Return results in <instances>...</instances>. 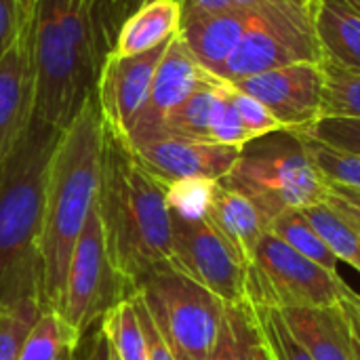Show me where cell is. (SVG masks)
<instances>
[{
    "instance_id": "1",
    "label": "cell",
    "mask_w": 360,
    "mask_h": 360,
    "mask_svg": "<svg viewBox=\"0 0 360 360\" xmlns=\"http://www.w3.org/2000/svg\"><path fill=\"white\" fill-rule=\"evenodd\" d=\"M105 156V120L95 93L61 131L49 162L40 240L42 306L59 312L74 247L97 207Z\"/></svg>"
},
{
    "instance_id": "2",
    "label": "cell",
    "mask_w": 360,
    "mask_h": 360,
    "mask_svg": "<svg viewBox=\"0 0 360 360\" xmlns=\"http://www.w3.org/2000/svg\"><path fill=\"white\" fill-rule=\"evenodd\" d=\"M97 209L110 259L133 289L154 272L173 268V224L165 186L108 124Z\"/></svg>"
},
{
    "instance_id": "3",
    "label": "cell",
    "mask_w": 360,
    "mask_h": 360,
    "mask_svg": "<svg viewBox=\"0 0 360 360\" xmlns=\"http://www.w3.org/2000/svg\"><path fill=\"white\" fill-rule=\"evenodd\" d=\"M61 131L34 116L0 167V304L42 302L40 240L49 162Z\"/></svg>"
},
{
    "instance_id": "4",
    "label": "cell",
    "mask_w": 360,
    "mask_h": 360,
    "mask_svg": "<svg viewBox=\"0 0 360 360\" xmlns=\"http://www.w3.org/2000/svg\"><path fill=\"white\" fill-rule=\"evenodd\" d=\"M30 49L34 68V116L63 131L95 93L103 51L93 21L68 0H40Z\"/></svg>"
},
{
    "instance_id": "5",
    "label": "cell",
    "mask_w": 360,
    "mask_h": 360,
    "mask_svg": "<svg viewBox=\"0 0 360 360\" xmlns=\"http://www.w3.org/2000/svg\"><path fill=\"white\" fill-rule=\"evenodd\" d=\"M221 184L245 194L268 228L285 211L306 209L327 196V181L295 131H276L245 143Z\"/></svg>"
},
{
    "instance_id": "6",
    "label": "cell",
    "mask_w": 360,
    "mask_h": 360,
    "mask_svg": "<svg viewBox=\"0 0 360 360\" xmlns=\"http://www.w3.org/2000/svg\"><path fill=\"white\" fill-rule=\"evenodd\" d=\"M137 291L175 360H211L224 302L175 268L146 278Z\"/></svg>"
},
{
    "instance_id": "7",
    "label": "cell",
    "mask_w": 360,
    "mask_h": 360,
    "mask_svg": "<svg viewBox=\"0 0 360 360\" xmlns=\"http://www.w3.org/2000/svg\"><path fill=\"white\" fill-rule=\"evenodd\" d=\"M350 287L291 249L283 238L266 232L247 264L245 302L251 308H323L344 300Z\"/></svg>"
},
{
    "instance_id": "8",
    "label": "cell",
    "mask_w": 360,
    "mask_h": 360,
    "mask_svg": "<svg viewBox=\"0 0 360 360\" xmlns=\"http://www.w3.org/2000/svg\"><path fill=\"white\" fill-rule=\"evenodd\" d=\"M293 63H325L308 15V0H278L253 8L221 80L236 82Z\"/></svg>"
},
{
    "instance_id": "9",
    "label": "cell",
    "mask_w": 360,
    "mask_h": 360,
    "mask_svg": "<svg viewBox=\"0 0 360 360\" xmlns=\"http://www.w3.org/2000/svg\"><path fill=\"white\" fill-rule=\"evenodd\" d=\"M133 291L135 289L116 272L110 259L101 215L95 207L74 247L57 314L76 335L84 338L99 325L108 310L127 300Z\"/></svg>"
},
{
    "instance_id": "10",
    "label": "cell",
    "mask_w": 360,
    "mask_h": 360,
    "mask_svg": "<svg viewBox=\"0 0 360 360\" xmlns=\"http://www.w3.org/2000/svg\"><path fill=\"white\" fill-rule=\"evenodd\" d=\"M171 224L173 268L211 291L224 304H243L247 266L209 219H184L171 213Z\"/></svg>"
},
{
    "instance_id": "11",
    "label": "cell",
    "mask_w": 360,
    "mask_h": 360,
    "mask_svg": "<svg viewBox=\"0 0 360 360\" xmlns=\"http://www.w3.org/2000/svg\"><path fill=\"white\" fill-rule=\"evenodd\" d=\"M264 103L287 131H306L321 120L325 97V65L293 63L232 82Z\"/></svg>"
},
{
    "instance_id": "12",
    "label": "cell",
    "mask_w": 360,
    "mask_h": 360,
    "mask_svg": "<svg viewBox=\"0 0 360 360\" xmlns=\"http://www.w3.org/2000/svg\"><path fill=\"white\" fill-rule=\"evenodd\" d=\"M137 162L160 184L188 177H205L221 181L236 165L238 146L190 139L171 133H158L127 143Z\"/></svg>"
},
{
    "instance_id": "13",
    "label": "cell",
    "mask_w": 360,
    "mask_h": 360,
    "mask_svg": "<svg viewBox=\"0 0 360 360\" xmlns=\"http://www.w3.org/2000/svg\"><path fill=\"white\" fill-rule=\"evenodd\" d=\"M169 42L141 55L103 57L95 84V97L108 129L116 133L120 139H127L135 118L143 110L156 68Z\"/></svg>"
},
{
    "instance_id": "14",
    "label": "cell",
    "mask_w": 360,
    "mask_h": 360,
    "mask_svg": "<svg viewBox=\"0 0 360 360\" xmlns=\"http://www.w3.org/2000/svg\"><path fill=\"white\" fill-rule=\"evenodd\" d=\"M211 76L213 74H209L196 61V57L186 46L184 38L177 34L169 42V46H167V51H165L158 68H156L152 89H150V95H148L143 110L139 112V116L135 118L127 139H122V141L131 143L135 139H143V137L162 133L167 118L196 89H200Z\"/></svg>"
},
{
    "instance_id": "15",
    "label": "cell",
    "mask_w": 360,
    "mask_h": 360,
    "mask_svg": "<svg viewBox=\"0 0 360 360\" xmlns=\"http://www.w3.org/2000/svg\"><path fill=\"white\" fill-rule=\"evenodd\" d=\"M34 120V68L30 30L0 59V167Z\"/></svg>"
},
{
    "instance_id": "16",
    "label": "cell",
    "mask_w": 360,
    "mask_h": 360,
    "mask_svg": "<svg viewBox=\"0 0 360 360\" xmlns=\"http://www.w3.org/2000/svg\"><path fill=\"white\" fill-rule=\"evenodd\" d=\"M249 17L251 11L243 8L181 17L179 36L184 38L186 46L196 57V61L209 74L221 78L228 59L232 57L249 25Z\"/></svg>"
},
{
    "instance_id": "17",
    "label": "cell",
    "mask_w": 360,
    "mask_h": 360,
    "mask_svg": "<svg viewBox=\"0 0 360 360\" xmlns=\"http://www.w3.org/2000/svg\"><path fill=\"white\" fill-rule=\"evenodd\" d=\"M323 61L360 74V8L352 0H308Z\"/></svg>"
},
{
    "instance_id": "18",
    "label": "cell",
    "mask_w": 360,
    "mask_h": 360,
    "mask_svg": "<svg viewBox=\"0 0 360 360\" xmlns=\"http://www.w3.org/2000/svg\"><path fill=\"white\" fill-rule=\"evenodd\" d=\"M287 329L314 360H356L342 302L323 308L278 310Z\"/></svg>"
},
{
    "instance_id": "19",
    "label": "cell",
    "mask_w": 360,
    "mask_h": 360,
    "mask_svg": "<svg viewBox=\"0 0 360 360\" xmlns=\"http://www.w3.org/2000/svg\"><path fill=\"white\" fill-rule=\"evenodd\" d=\"M207 219L234 249L245 266L251 262L259 238L268 232L257 207L245 194L224 186L221 181L215 188Z\"/></svg>"
},
{
    "instance_id": "20",
    "label": "cell",
    "mask_w": 360,
    "mask_h": 360,
    "mask_svg": "<svg viewBox=\"0 0 360 360\" xmlns=\"http://www.w3.org/2000/svg\"><path fill=\"white\" fill-rule=\"evenodd\" d=\"M184 8L179 0H154L137 8L118 30L108 55H141L179 34Z\"/></svg>"
},
{
    "instance_id": "21",
    "label": "cell",
    "mask_w": 360,
    "mask_h": 360,
    "mask_svg": "<svg viewBox=\"0 0 360 360\" xmlns=\"http://www.w3.org/2000/svg\"><path fill=\"white\" fill-rule=\"evenodd\" d=\"M219 89H221V78L211 76L167 118L162 133L211 141V127L219 101Z\"/></svg>"
},
{
    "instance_id": "22",
    "label": "cell",
    "mask_w": 360,
    "mask_h": 360,
    "mask_svg": "<svg viewBox=\"0 0 360 360\" xmlns=\"http://www.w3.org/2000/svg\"><path fill=\"white\" fill-rule=\"evenodd\" d=\"M302 213L325 240V245L331 249V253L338 257V262H346L360 272L359 230L325 200L302 209Z\"/></svg>"
},
{
    "instance_id": "23",
    "label": "cell",
    "mask_w": 360,
    "mask_h": 360,
    "mask_svg": "<svg viewBox=\"0 0 360 360\" xmlns=\"http://www.w3.org/2000/svg\"><path fill=\"white\" fill-rule=\"evenodd\" d=\"M99 329L110 344V352L118 360H148L143 327L131 295L105 312L99 321Z\"/></svg>"
},
{
    "instance_id": "24",
    "label": "cell",
    "mask_w": 360,
    "mask_h": 360,
    "mask_svg": "<svg viewBox=\"0 0 360 360\" xmlns=\"http://www.w3.org/2000/svg\"><path fill=\"white\" fill-rule=\"evenodd\" d=\"M268 232L283 238L291 249H295L300 255L308 257L310 262L319 264L327 272L340 274L338 257L331 253V249L325 245V240L319 236V232L310 226V221L306 219L302 209H291V211H285L283 215H278L270 224Z\"/></svg>"
},
{
    "instance_id": "25",
    "label": "cell",
    "mask_w": 360,
    "mask_h": 360,
    "mask_svg": "<svg viewBox=\"0 0 360 360\" xmlns=\"http://www.w3.org/2000/svg\"><path fill=\"white\" fill-rule=\"evenodd\" d=\"M80 340L82 338L76 335L57 312L44 310L30 331L17 360H59L63 350L76 348Z\"/></svg>"
},
{
    "instance_id": "26",
    "label": "cell",
    "mask_w": 360,
    "mask_h": 360,
    "mask_svg": "<svg viewBox=\"0 0 360 360\" xmlns=\"http://www.w3.org/2000/svg\"><path fill=\"white\" fill-rule=\"evenodd\" d=\"M253 333H255L253 308L247 302L224 304L221 325L211 360H247Z\"/></svg>"
},
{
    "instance_id": "27",
    "label": "cell",
    "mask_w": 360,
    "mask_h": 360,
    "mask_svg": "<svg viewBox=\"0 0 360 360\" xmlns=\"http://www.w3.org/2000/svg\"><path fill=\"white\" fill-rule=\"evenodd\" d=\"M295 133L302 137L314 167L327 184L360 192V154L333 148L300 131Z\"/></svg>"
},
{
    "instance_id": "28",
    "label": "cell",
    "mask_w": 360,
    "mask_h": 360,
    "mask_svg": "<svg viewBox=\"0 0 360 360\" xmlns=\"http://www.w3.org/2000/svg\"><path fill=\"white\" fill-rule=\"evenodd\" d=\"M42 312L44 306L36 297L0 304V360L19 359V352Z\"/></svg>"
},
{
    "instance_id": "29",
    "label": "cell",
    "mask_w": 360,
    "mask_h": 360,
    "mask_svg": "<svg viewBox=\"0 0 360 360\" xmlns=\"http://www.w3.org/2000/svg\"><path fill=\"white\" fill-rule=\"evenodd\" d=\"M325 65V97L321 118H360V74Z\"/></svg>"
},
{
    "instance_id": "30",
    "label": "cell",
    "mask_w": 360,
    "mask_h": 360,
    "mask_svg": "<svg viewBox=\"0 0 360 360\" xmlns=\"http://www.w3.org/2000/svg\"><path fill=\"white\" fill-rule=\"evenodd\" d=\"M217 184L219 181L205 179V177H188V179H177L171 184H162L169 211L184 219L207 217Z\"/></svg>"
},
{
    "instance_id": "31",
    "label": "cell",
    "mask_w": 360,
    "mask_h": 360,
    "mask_svg": "<svg viewBox=\"0 0 360 360\" xmlns=\"http://www.w3.org/2000/svg\"><path fill=\"white\" fill-rule=\"evenodd\" d=\"M253 314H255L257 329L266 340V344L270 346L274 360H314L287 329L278 310L253 308Z\"/></svg>"
},
{
    "instance_id": "32",
    "label": "cell",
    "mask_w": 360,
    "mask_h": 360,
    "mask_svg": "<svg viewBox=\"0 0 360 360\" xmlns=\"http://www.w3.org/2000/svg\"><path fill=\"white\" fill-rule=\"evenodd\" d=\"M154 0H99L95 15H93V27L99 38L103 55L112 49V42L120 30V25L141 6L150 4ZM181 2V0H179Z\"/></svg>"
},
{
    "instance_id": "33",
    "label": "cell",
    "mask_w": 360,
    "mask_h": 360,
    "mask_svg": "<svg viewBox=\"0 0 360 360\" xmlns=\"http://www.w3.org/2000/svg\"><path fill=\"white\" fill-rule=\"evenodd\" d=\"M211 141L226 143V146H238V148L253 141V137L245 129V124L228 95V80H221L219 101H217V110H215L213 127H211Z\"/></svg>"
},
{
    "instance_id": "34",
    "label": "cell",
    "mask_w": 360,
    "mask_h": 360,
    "mask_svg": "<svg viewBox=\"0 0 360 360\" xmlns=\"http://www.w3.org/2000/svg\"><path fill=\"white\" fill-rule=\"evenodd\" d=\"M228 95L245 124V129L249 131V135L253 139L257 137H264V135H270V133H276V131H287L272 114L270 110L259 103L257 99H253L251 95L243 93L240 89H236L232 82H228Z\"/></svg>"
},
{
    "instance_id": "35",
    "label": "cell",
    "mask_w": 360,
    "mask_h": 360,
    "mask_svg": "<svg viewBox=\"0 0 360 360\" xmlns=\"http://www.w3.org/2000/svg\"><path fill=\"white\" fill-rule=\"evenodd\" d=\"M333 148L360 154V118H321L310 129L300 131Z\"/></svg>"
},
{
    "instance_id": "36",
    "label": "cell",
    "mask_w": 360,
    "mask_h": 360,
    "mask_svg": "<svg viewBox=\"0 0 360 360\" xmlns=\"http://www.w3.org/2000/svg\"><path fill=\"white\" fill-rule=\"evenodd\" d=\"M131 302L135 306V312L139 314V321H141V327H143V335H146V346H148V360H175L173 352L169 350V346L165 344L162 335L158 333L150 312H148V306L141 297V293L135 289L131 293Z\"/></svg>"
},
{
    "instance_id": "37",
    "label": "cell",
    "mask_w": 360,
    "mask_h": 360,
    "mask_svg": "<svg viewBox=\"0 0 360 360\" xmlns=\"http://www.w3.org/2000/svg\"><path fill=\"white\" fill-rule=\"evenodd\" d=\"M19 36H21L19 2L0 0V59L17 44Z\"/></svg>"
},
{
    "instance_id": "38",
    "label": "cell",
    "mask_w": 360,
    "mask_h": 360,
    "mask_svg": "<svg viewBox=\"0 0 360 360\" xmlns=\"http://www.w3.org/2000/svg\"><path fill=\"white\" fill-rule=\"evenodd\" d=\"M74 360H110V344L99 329H91L74 350Z\"/></svg>"
},
{
    "instance_id": "39",
    "label": "cell",
    "mask_w": 360,
    "mask_h": 360,
    "mask_svg": "<svg viewBox=\"0 0 360 360\" xmlns=\"http://www.w3.org/2000/svg\"><path fill=\"white\" fill-rule=\"evenodd\" d=\"M342 308H344V314H346L348 325H350L352 346H354V359L360 360V295H356L350 289L344 295V300H342Z\"/></svg>"
},
{
    "instance_id": "40",
    "label": "cell",
    "mask_w": 360,
    "mask_h": 360,
    "mask_svg": "<svg viewBox=\"0 0 360 360\" xmlns=\"http://www.w3.org/2000/svg\"><path fill=\"white\" fill-rule=\"evenodd\" d=\"M184 17L192 15H211V13H221L234 8L232 0H181Z\"/></svg>"
},
{
    "instance_id": "41",
    "label": "cell",
    "mask_w": 360,
    "mask_h": 360,
    "mask_svg": "<svg viewBox=\"0 0 360 360\" xmlns=\"http://www.w3.org/2000/svg\"><path fill=\"white\" fill-rule=\"evenodd\" d=\"M325 202H329L340 215H344L356 230L360 232V209L356 205H352L350 200H346L344 196H340L338 192H333L329 186H327V196H325Z\"/></svg>"
},
{
    "instance_id": "42",
    "label": "cell",
    "mask_w": 360,
    "mask_h": 360,
    "mask_svg": "<svg viewBox=\"0 0 360 360\" xmlns=\"http://www.w3.org/2000/svg\"><path fill=\"white\" fill-rule=\"evenodd\" d=\"M247 360H274L270 346L266 344V340L262 338V333L257 329V323H255V333L249 344V359Z\"/></svg>"
},
{
    "instance_id": "43",
    "label": "cell",
    "mask_w": 360,
    "mask_h": 360,
    "mask_svg": "<svg viewBox=\"0 0 360 360\" xmlns=\"http://www.w3.org/2000/svg\"><path fill=\"white\" fill-rule=\"evenodd\" d=\"M17 2H19V23H21V34H23L32 27V21H34L40 0H17Z\"/></svg>"
},
{
    "instance_id": "44",
    "label": "cell",
    "mask_w": 360,
    "mask_h": 360,
    "mask_svg": "<svg viewBox=\"0 0 360 360\" xmlns=\"http://www.w3.org/2000/svg\"><path fill=\"white\" fill-rule=\"evenodd\" d=\"M78 13H82V15H86L91 21H93V15H95V8H97V4H99V0H68Z\"/></svg>"
},
{
    "instance_id": "45",
    "label": "cell",
    "mask_w": 360,
    "mask_h": 360,
    "mask_svg": "<svg viewBox=\"0 0 360 360\" xmlns=\"http://www.w3.org/2000/svg\"><path fill=\"white\" fill-rule=\"evenodd\" d=\"M333 192H338L340 196H344L346 200H350L352 205H356L360 209V192H356V190H348V188H340V186H331V184H327Z\"/></svg>"
},
{
    "instance_id": "46",
    "label": "cell",
    "mask_w": 360,
    "mask_h": 360,
    "mask_svg": "<svg viewBox=\"0 0 360 360\" xmlns=\"http://www.w3.org/2000/svg\"><path fill=\"white\" fill-rule=\"evenodd\" d=\"M270 2H278V0H232L234 8H243V11H253V8L270 4Z\"/></svg>"
},
{
    "instance_id": "47",
    "label": "cell",
    "mask_w": 360,
    "mask_h": 360,
    "mask_svg": "<svg viewBox=\"0 0 360 360\" xmlns=\"http://www.w3.org/2000/svg\"><path fill=\"white\" fill-rule=\"evenodd\" d=\"M74 350H76V348H68V350H63V354L59 356V360H74Z\"/></svg>"
},
{
    "instance_id": "48",
    "label": "cell",
    "mask_w": 360,
    "mask_h": 360,
    "mask_svg": "<svg viewBox=\"0 0 360 360\" xmlns=\"http://www.w3.org/2000/svg\"><path fill=\"white\" fill-rule=\"evenodd\" d=\"M110 360H118V359H116V356H114V354L110 352Z\"/></svg>"
},
{
    "instance_id": "49",
    "label": "cell",
    "mask_w": 360,
    "mask_h": 360,
    "mask_svg": "<svg viewBox=\"0 0 360 360\" xmlns=\"http://www.w3.org/2000/svg\"><path fill=\"white\" fill-rule=\"evenodd\" d=\"M352 2H354V4H356V6L360 8V0H352Z\"/></svg>"
}]
</instances>
